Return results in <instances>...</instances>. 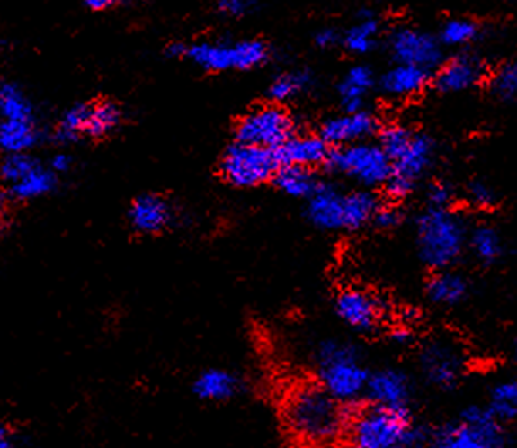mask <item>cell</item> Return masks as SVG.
Returning <instances> with one entry per match:
<instances>
[{"instance_id":"obj_33","label":"cell","mask_w":517,"mask_h":448,"mask_svg":"<svg viewBox=\"0 0 517 448\" xmlns=\"http://www.w3.org/2000/svg\"><path fill=\"white\" fill-rule=\"evenodd\" d=\"M32 142V130L26 121H9L0 127V146L19 151Z\"/></svg>"},{"instance_id":"obj_32","label":"cell","mask_w":517,"mask_h":448,"mask_svg":"<svg viewBox=\"0 0 517 448\" xmlns=\"http://www.w3.org/2000/svg\"><path fill=\"white\" fill-rule=\"evenodd\" d=\"M480 34L478 24L470 19H451L441 28L440 42L451 48L467 46L476 41Z\"/></svg>"},{"instance_id":"obj_46","label":"cell","mask_w":517,"mask_h":448,"mask_svg":"<svg viewBox=\"0 0 517 448\" xmlns=\"http://www.w3.org/2000/svg\"><path fill=\"white\" fill-rule=\"evenodd\" d=\"M68 165H70V161L65 156H58L57 159H55V168L59 169V171L68 168Z\"/></svg>"},{"instance_id":"obj_37","label":"cell","mask_w":517,"mask_h":448,"mask_svg":"<svg viewBox=\"0 0 517 448\" xmlns=\"http://www.w3.org/2000/svg\"><path fill=\"white\" fill-rule=\"evenodd\" d=\"M90 105H76L67 112L61 122V136L65 139H75L78 134L85 132Z\"/></svg>"},{"instance_id":"obj_49","label":"cell","mask_w":517,"mask_h":448,"mask_svg":"<svg viewBox=\"0 0 517 448\" xmlns=\"http://www.w3.org/2000/svg\"><path fill=\"white\" fill-rule=\"evenodd\" d=\"M0 203H2V198H0Z\"/></svg>"},{"instance_id":"obj_5","label":"cell","mask_w":517,"mask_h":448,"mask_svg":"<svg viewBox=\"0 0 517 448\" xmlns=\"http://www.w3.org/2000/svg\"><path fill=\"white\" fill-rule=\"evenodd\" d=\"M328 168L343 173L365 186L386 184L392 173L391 159L380 146L355 142L328 155Z\"/></svg>"},{"instance_id":"obj_18","label":"cell","mask_w":517,"mask_h":448,"mask_svg":"<svg viewBox=\"0 0 517 448\" xmlns=\"http://www.w3.org/2000/svg\"><path fill=\"white\" fill-rule=\"evenodd\" d=\"M309 220L316 227L336 230L343 228V195L330 186H320L309 196Z\"/></svg>"},{"instance_id":"obj_15","label":"cell","mask_w":517,"mask_h":448,"mask_svg":"<svg viewBox=\"0 0 517 448\" xmlns=\"http://www.w3.org/2000/svg\"><path fill=\"white\" fill-rule=\"evenodd\" d=\"M330 149L322 138H290L276 149L280 166L309 168L328 159Z\"/></svg>"},{"instance_id":"obj_26","label":"cell","mask_w":517,"mask_h":448,"mask_svg":"<svg viewBox=\"0 0 517 448\" xmlns=\"http://www.w3.org/2000/svg\"><path fill=\"white\" fill-rule=\"evenodd\" d=\"M465 294L467 282L453 273H438L428 282V296L438 305H455Z\"/></svg>"},{"instance_id":"obj_4","label":"cell","mask_w":517,"mask_h":448,"mask_svg":"<svg viewBox=\"0 0 517 448\" xmlns=\"http://www.w3.org/2000/svg\"><path fill=\"white\" fill-rule=\"evenodd\" d=\"M322 388L336 401H353L367 390L369 374L355 351L338 342H326L318 351Z\"/></svg>"},{"instance_id":"obj_2","label":"cell","mask_w":517,"mask_h":448,"mask_svg":"<svg viewBox=\"0 0 517 448\" xmlns=\"http://www.w3.org/2000/svg\"><path fill=\"white\" fill-rule=\"evenodd\" d=\"M421 259L434 269H445L460 257L465 227L460 217L448 209L430 207L418 220Z\"/></svg>"},{"instance_id":"obj_14","label":"cell","mask_w":517,"mask_h":448,"mask_svg":"<svg viewBox=\"0 0 517 448\" xmlns=\"http://www.w3.org/2000/svg\"><path fill=\"white\" fill-rule=\"evenodd\" d=\"M171 207L165 198L157 195H142L130 205V224L142 234H157L171 222Z\"/></svg>"},{"instance_id":"obj_34","label":"cell","mask_w":517,"mask_h":448,"mask_svg":"<svg viewBox=\"0 0 517 448\" xmlns=\"http://www.w3.org/2000/svg\"><path fill=\"white\" fill-rule=\"evenodd\" d=\"M413 136L414 134L411 130H407L406 127H386L380 132V144L379 146L382 148V151L388 155L392 163L394 159H397L399 156L403 155V151L409 146Z\"/></svg>"},{"instance_id":"obj_20","label":"cell","mask_w":517,"mask_h":448,"mask_svg":"<svg viewBox=\"0 0 517 448\" xmlns=\"http://www.w3.org/2000/svg\"><path fill=\"white\" fill-rule=\"evenodd\" d=\"M186 57L201 68L209 71L237 70V49L236 44H210L200 42L188 48Z\"/></svg>"},{"instance_id":"obj_3","label":"cell","mask_w":517,"mask_h":448,"mask_svg":"<svg viewBox=\"0 0 517 448\" xmlns=\"http://www.w3.org/2000/svg\"><path fill=\"white\" fill-rule=\"evenodd\" d=\"M352 447L401 448L414 445L420 434L411 428L406 409L369 408L352 423Z\"/></svg>"},{"instance_id":"obj_28","label":"cell","mask_w":517,"mask_h":448,"mask_svg":"<svg viewBox=\"0 0 517 448\" xmlns=\"http://www.w3.org/2000/svg\"><path fill=\"white\" fill-rule=\"evenodd\" d=\"M490 92L505 103L517 102V61L501 65L489 78Z\"/></svg>"},{"instance_id":"obj_41","label":"cell","mask_w":517,"mask_h":448,"mask_svg":"<svg viewBox=\"0 0 517 448\" xmlns=\"http://www.w3.org/2000/svg\"><path fill=\"white\" fill-rule=\"evenodd\" d=\"M372 220L380 228H392L401 222V213L391 207H384V209H378Z\"/></svg>"},{"instance_id":"obj_42","label":"cell","mask_w":517,"mask_h":448,"mask_svg":"<svg viewBox=\"0 0 517 448\" xmlns=\"http://www.w3.org/2000/svg\"><path fill=\"white\" fill-rule=\"evenodd\" d=\"M315 41H316V44H318L320 48H330V46H334V44L338 41V34H336L334 29H323V31H320V32L316 34Z\"/></svg>"},{"instance_id":"obj_29","label":"cell","mask_w":517,"mask_h":448,"mask_svg":"<svg viewBox=\"0 0 517 448\" xmlns=\"http://www.w3.org/2000/svg\"><path fill=\"white\" fill-rule=\"evenodd\" d=\"M489 411L497 421L514 420L517 417V382L499 384L490 399Z\"/></svg>"},{"instance_id":"obj_10","label":"cell","mask_w":517,"mask_h":448,"mask_svg":"<svg viewBox=\"0 0 517 448\" xmlns=\"http://www.w3.org/2000/svg\"><path fill=\"white\" fill-rule=\"evenodd\" d=\"M486 80V67L480 58L459 55L448 59L434 75V86L443 94H457L474 88Z\"/></svg>"},{"instance_id":"obj_38","label":"cell","mask_w":517,"mask_h":448,"mask_svg":"<svg viewBox=\"0 0 517 448\" xmlns=\"http://www.w3.org/2000/svg\"><path fill=\"white\" fill-rule=\"evenodd\" d=\"M468 195L472 203L478 209H489L495 203V193L486 183L474 182L468 186Z\"/></svg>"},{"instance_id":"obj_48","label":"cell","mask_w":517,"mask_h":448,"mask_svg":"<svg viewBox=\"0 0 517 448\" xmlns=\"http://www.w3.org/2000/svg\"><path fill=\"white\" fill-rule=\"evenodd\" d=\"M514 355H516L517 359V338H516V344H514Z\"/></svg>"},{"instance_id":"obj_7","label":"cell","mask_w":517,"mask_h":448,"mask_svg":"<svg viewBox=\"0 0 517 448\" xmlns=\"http://www.w3.org/2000/svg\"><path fill=\"white\" fill-rule=\"evenodd\" d=\"M220 168L227 182L249 188L271 180L280 169V161L274 149L237 142L227 149Z\"/></svg>"},{"instance_id":"obj_12","label":"cell","mask_w":517,"mask_h":448,"mask_svg":"<svg viewBox=\"0 0 517 448\" xmlns=\"http://www.w3.org/2000/svg\"><path fill=\"white\" fill-rule=\"evenodd\" d=\"M378 130V119L372 113L352 112L326 121L322 129V139L330 144H355Z\"/></svg>"},{"instance_id":"obj_45","label":"cell","mask_w":517,"mask_h":448,"mask_svg":"<svg viewBox=\"0 0 517 448\" xmlns=\"http://www.w3.org/2000/svg\"><path fill=\"white\" fill-rule=\"evenodd\" d=\"M0 448H13V438L5 426L0 425Z\"/></svg>"},{"instance_id":"obj_30","label":"cell","mask_w":517,"mask_h":448,"mask_svg":"<svg viewBox=\"0 0 517 448\" xmlns=\"http://www.w3.org/2000/svg\"><path fill=\"white\" fill-rule=\"evenodd\" d=\"M470 246L477 257L484 263H494L503 254V240L499 237V234L487 225L477 227L472 232Z\"/></svg>"},{"instance_id":"obj_19","label":"cell","mask_w":517,"mask_h":448,"mask_svg":"<svg viewBox=\"0 0 517 448\" xmlns=\"http://www.w3.org/2000/svg\"><path fill=\"white\" fill-rule=\"evenodd\" d=\"M430 71L411 67V65H397L382 76V88L389 95L407 97L420 94L421 90L430 82Z\"/></svg>"},{"instance_id":"obj_16","label":"cell","mask_w":517,"mask_h":448,"mask_svg":"<svg viewBox=\"0 0 517 448\" xmlns=\"http://www.w3.org/2000/svg\"><path fill=\"white\" fill-rule=\"evenodd\" d=\"M365 392L378 407L406 409L409 399L407 379L397 371H380L369 378Z\"/></svg>"},{"instance_id":"obj_22","label":"cell","mask_w":517,"mask_h":448,"mask_svg":"<svg viewBox=\"0 0 517 448\" xmlns=\"http://www.w3.org/2000/svg\"><path fill=\"white\" fill-rule=\"evenodd\" d=\"M193 390L205 401H224L237 392L238 381L227 371L211 369L196 379Z\"/></svg>"},{"instance_id":"obj_24","label":"cell","mask_w":517,"mask_h":448,"mask_svg":"<svg viewBox=\"0 0 517 448\" xmlns=\"http://www.w3.org/2000/svg\"><path fill=\"white\" fill-rule=\"evenodd\" d=\"M120 121H122V112L117 103L109 102V100L98 102V103L90 105L85 134L94 139L105 138L119 127Z\"/></svg>"},{"instance_id":"obj_47","label":"cell","mask_w":517,"mask_h":448,"mask_svg":"<svg viewBox=\"0 0 517 448\" xmlns=\"http://www.w3.org/2000/svg\"><path fill=\"white\" fill-rule=\"evenodd\" d=\"M392 338H394L396 342H401V344H405L406 340L409 338V334H407L406 330H396V332L392 334Z\"/></svg>"},{"instance_id":"obj_21","label":"cell","mask_w":517,"mask_h":448,"mask_svg":"<svg viewBox=\"0 0 517 448\" xmlns=\"http://www.w3.org/2000/svg\"><path fill=\"white\" fill-rule=\"evenodd\" d=\"M374 85V73L367 67H353L340 85V98L345 112H361L365 95Z\"/></svg>"},{"instance_id":"obj_9","label":"cell","mask_w":517,"mask_h":448,"mask_svg":"<svg viewBox=\"0 0 517 448\" xmlns=\"http://www.w3.org/2000/svg\"><path fill=\"white\" fill-rule=\"evenodd\" d=\"M391 53L397 65L432 71L441 63V42L418 29H397L391 38Z\"/></svg>"},{"instance_id":"obj_1","label":"cell","mask_w":517,"mask_h":448,"mask_svg":"<svg viewBox=\"0 0 517 448\" xmlns=\"http://www.w3.org/2000/svg\"><path fill=\"white\" fill-rule=\"evenodd\" d=\"M338 403L322 386H301L288 398L286 423L303 442L330 444L345 425V413Z\"/></svg>"},{"instance_id":"obj_25","label":"cell","mask_w":517,"mask_h":448,"mask_svg":"<svg viewBox=\"0 0 517 448\" xmlns=\"http://www.w3.org/2000/svg\"><path fill=\"white\" fill-rule=\"evenodd\" d=\"M274 182L281 192L296 198L311 196L318 188V183L315 182L309 169L301 166H280L274 175Z\"/></svg>"},{"instance_id":"obj_23","label":"cell","mask_w":517,"mask_h":448,"mask_svg":"<svg viewBox=\"0 0 517 448\" xmlns=\"http://www.w3.org/2000/svg\"><path fill=\"white\" fill-rule=\"evenodd\" d=\"M379 205L369 192H353L343 195V228L357 230L374 219Z\"/></svg>"},{"instance_id":"obj_11","label":"cell","mask_w":517,"mask_h":448,"mask_svg":"<svg viewBox=\"0 0 517 448\" xmlns=\"http://www.w3.org/2000/svg\"><path fill=\"white\" fill-rule=\"evenodd\" d=\"M336 313L343 322L355 330L369 332L380 320V305L374 296L362 290H345L338 294Z\"/></svg>"},{"instance_id":"obj_36","label":"cell","mask_w":517,"mask_h":448,"mask_svg":"<svg viewBox=\"0 0 517 448\" xmlns=\"http://www.w3.org/2000/svg\"><path fill=\"white\" fill-rule=\"evenodd\" d=\"M34 169H36V165L32 163L31 157L15 155L5 159V163L0 166V175H2V178L9 180V182L17 183L21 182L22 178H26L29 173H32Z\"/></svg>"},{"instance_id":"obj_8","label":"cell","mask_w":517,"mask_h":448,"mask_svg":"<svg viewBox=\"0 0 517 448\" xmlns=\"http://www.w3.org/2000/svg\"><path fill=\"white\" fill-rule=\"evenodd\" d=\"M293 119L280 107H263L247 113L237 126L238 142L278 149L293 138Z\"/></svg>"},{"instance_id":"obj_40","label":"cell","mask_w":517,"mask_h":448,"mask_svg":"<svg viewBox=\"0 0 517 448\" xmlns=\"http://www.w3.org/2000/svg\"><path fill=\"white\" fill-rule=\"evenodd\" d=\"M254 0H218L220 11L232 17H240L245 15L252 9Z\"/></svg>"},{"instance_id":"obj_27","label":"cell","mask_w":517,"mask_h":448,"mask_svg":"<svg viewBox=\"0 0 517 448\" xmlns=\"http://www.w3.org/2000/svg\"><path fill=\"white\" fill-rule=\"evenodd\" d=\"M379 22L374 15L364 14L362 19L349 29L345 34V46L350 53L355 55H365L376 46V38H378Z\"/></svg>"},{"instance_id":"obj_35","label":"cell","mask_w":517,"mask_h":448,"mask_svg":"<svg viewBox=\"0 0 517 448\" xmlns=\"http://www.w3.org/2000/svg\"><path fill=\"white\" fill-rule=\"evenodd\" d=\"M53 186H55L53 175L34 169L32 173H29L26 178L14 183L13 192L19 198H32V196L42 195V193L49 192Z\"/></svg>"},{"instance_id":"obj_6","label":"cell","mask_w":517,"mask_h":448,"mask_svg":"<svg viewBox=\"0 0 517 448\" xmlns=\"http://www.w3.org/2000/svg\"><path fill=\"white\" fill-rule=\"evenodd\" d=\"M504 434L489 409L468 408L460 423L445 426L433 440V448H503Z\"/></svg>"},{"instance_id":"obj_39","label":"cell","mask_w":517,"mask_h":448,"mask_svg":"<svg viewBox=\"0 0 517 448\" xmlns=\"http://www.w3.org/2000/svg\"><path fill=\"white\" fill-rule=\"evenodd\" d=\"M451 188L448 186L447 183H433L428 190V200L430 205L433 209H448L450 202H451Z\"/></svg>"},{"instance_id":"obj_31","label":"cell","mask_w":517,"mask_h":448,"mask_svg":"<svg viewBox=\"0 0 517 448\" xmlns=\"http://www.w3.org/2000/svg\"><path fill=\"white\" fill-rule=\"evenodd\" d=\"M311 84V75L308 71H293L284 73L274 80L269 88V97L276 102H286L305 92L308 85Z\"/></svg>"},{"instance_id":"obj_17","label":"cell","mask_w":517,"mask_h":448,"mask_svg":"<svg viewBox=\"0 0 517 448\" xmlns=\"http://www.w3.org/2000/svg\"><path fill=\"white\" fill-rule=\"evenodd\" d=\"M433 149V140L428 136L414 134L409 146L403 151V155L392 161L391 175L416 184L418 178L432 163Z\"/></svg>"},{"instance_id":"obj_44","label":"cell","mask_w":517,"mask_h":448,"mask_svg":"<svg viewBox=\"0 0 517 448\" xmlns=\"http://www.w3.org/2000/svg\"><path fill=\"white\" fill-rule=\"evenodd\" d=\"M186 51H188V46H184L183 42H173L169 44L166 53L169 57L182 58L186 57Z\"/></svg>"},{"instance_id":"obj_13","label":"cell","mask_w":517,"mask_h":448,"mask_svg":"<svg viewBox=\"0 0 517 448\" xmlns=\"http://www.w3.org/2000/svg\"><path fill=\"white\" fill-rule=\"evenodd\" d=\"M421 365L426 374L436 386L450 388L460 376V355L447 344L434 342L430 344L421 355Z\"/></svg>"},{"instance_id":"obj_43","label":"cell","mask_w":517,"mask_h":448,"mask_svg":"<svg viewBox=\"0 0 517 448\" xmlns=\"http://www.w3.org/2000/svg\"><path fill=\"white\" fill-rule=\"evenodd\" d=\"M84 2L88 9L100 13V11H107V9L113 7L119 0H84Z\"/></svg>"}]
</instances>
